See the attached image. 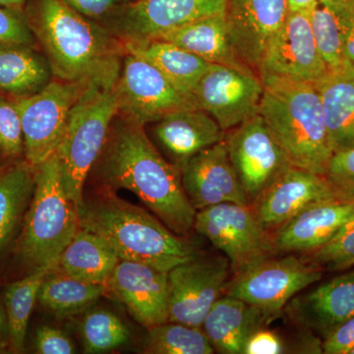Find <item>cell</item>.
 Segmentation results:
<instances>
[{
    "mask_svg": "<svg viewBox=\"0 0 354 354\" xmlns=\"http://www.w3.org/2000/svg\"><path fill=\"white\" fill-rule=\"evenodd\" d=\"M354 346V315L324 339L322 351L326 354H348Z\"/></svg>",
    "mask_w": 354,
    "mask_h": 354,
    "instance_id": "41",
    "label": "cell"
},
{
    "mask_svg": "<svg viewBox=\"0 0 354 354\" xmlns=\"http://www.w3.org/2000/svg\"><path fill=\"white\" fill-rule=\"evenodd\" d=\"M114 87L91 86L86 91L72 109L57 150L65 190L77 208L84 202L88 172L104 151L111 123L120 114Z\"/></svg>",
    "mask_w": 354,
    "mask_h": 354,
    "instance_id": "6",
    "label": "cell"
},
{
    "mask_svg": "<svg viewBox=\"0 0 354 354\" xmlns=\"http://www.w3.org/2000/svg\"><path fill=\"white\" fill-rule=\"evenodd\" d=\"M285 353V346L276 333L264 328L254 332L246 342L243 354H279Z\"/></svg>",
    "mask_w": 354,
    "mask_h": 354,
    "instance_id": "42",
    "label": "cell"
},
{
    "mask_svg": "<svg viewBox=\"0 0 354 354\" xmlns=\"http://www.w3.org/2000/svg\"><path fill=\"white\" fill-rule=\"evenodd\" d=\"M291 320L324 339L354 315V270L344 272L288 304Z\"/></svg>",
    "mask_w": 354,
    "mask_h": 354,
    "instance_id": "20",
    "label": "cell"
},
{
    "mask_svg": "<svg viewBox=\"0 0 354 354\" xmlns=\"http://www.w3.org/2000/svg\"><path fill=\"white\" fill-rule=\"evenodd\" d=\"M348 354H354V346L351 348V351H348Z\"/></svg>",
    "mask_w": 354,
    "mask_h": 354,
    "instance_id": "48",
    "label": "cell"
},
{
    "mask_svg": "<svg viewBox=\"0 0 354 354\" xmlns=\"http://www.w3.org/2000/svg\"><path fill=\"white\" fill-rule=\"evenodd\" d=\"M322 278V268L293 256L268 258L228 281L225 295L276 317L300 291Z\"/></svg>",
    "mask_w": 354,
    "mask_h": 354,
    "instance_id": "11",
    "label": "cell"
},
{
    "mask_svg": "<svg viewBox=\"0 0 354 354\" xmlns=\"http://www.w3.org/2000/svg\"><path fill=\"white\" fill-rule=\"evenodd\" d=\"M84 351L86 353H104L120 348L130 339L127 324L104 309L88 312L81 323Z\"/></svg>",
    "mask_w": 354,
    "mask_h": 354,
    "instance_id": "34",
    "label": "cell"
},
{
    "mask_svg": "<svg viewBox=\"0 0 354 354\" xmlns=\"http://www.w3.org/2000/svg\"><path fill=\"white\" fill-rule=\"evenodd\" d=\"M309 263L342 270L354 266V213L325 245L309 253Z\"/></svg>",
    "mask_w": 354,
    "mask_h": 354,
    "instance_id": "35",
    "label": "cell"
},
{
    "mask_svg": "<svg viewBox=\"0 0 354 354\" xmlns=\"http://www.w3.org/2000/svg\"><path fill=\"white\" fill-rule=\"evenodd\" d=\"M288 12V0H228L225 20L230 44L239 59L256 73L266 46Z\"/></svg>",
    "mask_w": 354,
    "mask_h": 354,
    "instance_id": "18",
    "label": "cell"
},
{
    "mask_svg": "<svg viewBox=\"0 0 354 354\" xmlns=\"http://www.w3.org/2000/svg\"><path fill=\"white\" fill-rule=\"evenodd\" d=\"M2 171H3V169H0V172H1Z\"/></svg>",
    "mask_w": 354,
    "mask_h": 354,
    "instance_id": "49",
    "label": "cell"
},
{
    "mask_svg": "<svg viewBox=\"0 0 354 354\" xmlns=\"http://www.w3.org/2000/svg\"><path fill=\"white\" fill-rule=\"evenodd\" d=\"M227 257L187 261L169 272V322L202 328L213 305L227 290Z\"/></svg>",
    "mask_w": 354,
    "mask_h": 354,
    "instance_id": "14",
    "label": "cell"
},
{
    "mask_svg": "<svg viewBox=\"0 0 354 354\" xmlns=\"http://www.w3.org/2000/svg\"><path fill=\"white\" fill-rule=\"evenodd\" d=\"M179 169L184 191L196 212L223 203L251 205L228 157L225 140L198 153Z\"/></svg>",
    "mask_w": 354,
    "mask_h": 354,
    "instance_id": "17",
    "label": "cell"
},
{
    "mask_svg": "<svg viewBox=\"0 0 354 354\" xmlns=\"http://www.w3.org/2000/svg\"><path fill=\"white\" fill-rule=\"evenodd\" d=\"M104 152L102 174L111 187L131 191L174 234H190L197 212L180 169L158 152L143 125L121 118L109 130Z\"/></svg>",
    "mask_w": 354,
    "mask_h": 354,
    "instance_id": "2",
    "label": "cell"
},
{
    "mask_svg": "<svg viewBox=\"0 0 354 354\" xmlns=\"http://www.w3.org/2000/svg\"><path fill=\"white\" fill-rule=\"evenodd\" d=\"M28 0H0V6L14 10H24Z\"/></svg>",
    "mask_w": 354,
    "mask_h": 354,
    "instance_id": "45",
    "label": "cell"
},
{
    "mask_svg": "<svg viewBox=\"0 0 354 354\" xmlns=\"http://www.w3.org/2000/svg\"><path fill=\"white\" fill-rule=\"evenodd\" d=\"M0 344L9 348V327L6 307L0 299Z\"/></svg>",
    "mask_w": 354,
    "mask_h": 354,
    "instance_id": "44",
    "label": "cell"
},
{
    "mask_svg": "<svg viewBox=\"0 0 354 354\" xmlns=\"http://www.w3.org/2000/svg\"><path fill=\"white\" fill-rule=\"evenodd\" d=\"M354 204L328 201L312 205L272 232L277 251L313 252L327 244L353 215Z\"/></svg>",
    "mask_w": 354,
    "mask_h": 354,
    "instance_id": "21",
    "label": "cell"
},
{
    "mask_svg": "<svg viewBox=\"0 0 354 354\" xmlns=\"http://www.w3.org/2000/svg\"><path fill=\"white\" fill-rule=\"evenodd\" d=\"M36 41L24 10L0 6V44L36 46Z\"/></svg>",
    "mask_w": 354,
    "mask_h": 354,
    "instance_id": "38",
    "label": "cell"
},
{
    "mask_svg": "<svg viewBox=\"0 0 354 354\" xmlns=\"http://www.w3.org/2000/svg\"><path fill=\"white\" fill-rule=\"evenodd\" d=\"M90 19L101 23L113 17L129 0H62Z\"/></svg>",
    "mask_w": 354,
    "mask_h": 354,
    "instance_id": "40",
    "label": "cell"
},
{
    "mask_svg": "<svg viewBox=\"0 0 354 354\" xmlns=\"http://www.w3.org/2000/svg\"><path fill=\"white\" fill-rule=\"evenodd\" d=\"M308 12L317 46L330 71L341 69L344 66V38L354 14V0H315Z\"/></svg>",
    "mask_w": 354,
    "mask_h": 354,
    "instance_id": "29",
    "label": "cell"
},
{
    "mask_svg": "<svg viewBox=\"0 0 354 354\" xmlns=\"http://www.w3.org/2000/svg\"><path fill=\"white\" fill-rule=\"evenodd\" d=\"M114 88L122 118L143 127L174 111L197 109L192 97L174 87L157 67L131 53L123 57Z\"/></svg>",
    "mask_w": 354,
    "mask_h": 354,
    "instance_id": "10",
    "label": "cell"
},
{
    "mask_svg": "<svg viewBox=\"0 0 354 354\" xmlns=\"http://www.w3.org/2000/svg\"><path fill=\"white\" fill-rule=\"evenodd\" d=\"M194 230L225 254L234 274L277 251L272 232L261 225L251 205L223 203L198 211Z\"/></svg>",
    "mask_w": 354,
    "mask_h": 354,
    "instance_id": "8",
    "label": "cell"
},
{
    "mask_svg": "<svg viewBox=\"0 0 354 354\" xmlns=\"http://www.w3.org/2000/svg\"><path fill=\"white\" fill-rule=\"evenodd\" d=\"M260 78L264 92L259 114L291 165L324 176L334 153L315 83L272 75Z\"/></svg>",
    "mask_w": 354,
    "mask_h": 354,
    "instance_id": "4",
    "label": "cell"
},
{
    "mask_svg": "<svg viewBox=\"0 0 354 354\" xmlns=\"http://www.w3.org/2000/svg\"><path fill=\"white\" fill-rule=\"evenodd\" d=\"M156 138L180 167L205 149L223 141L225 131L209 113L187 109L167 114L155 127Z\"/></svg>",
    "mask_w": 354,
    "mask_h": 354,
    "instance_id": "22",
    "label": "cell"
},
{
    "mask_svg": "<svg viewBox=\"0 0 354 354\" xmlns=\"http://www.w3.org/2000/svg\"><path fill=\"white\" fill-rule=\"evenodd\" d=\"M228 0H137L129 2L106 25L125 43H144L193 21L223 15Z\"/></svg>",
    "mask_w": 354,
    "mask_h": 354,
    "instance_id": "13",
    "label": "cell"
},
{
    "mask_svg": "<svg viewBox=\"0 0 354 354\" xmlns=\"http://www.w3.org/2000/svg\"><path fill=\"white\" fill-rule=\"evenodd\" d=\"M155 39L176 44L209 64L253 71L239 59L232 48L228 37L225 14L193 21L169 30Z\"/></svg>",
    "mask_w": 354,
    "mask_h": 354,
    "instance_id": "25",
    "label": "cell"
},
{
    "mask_svg": "<svg viewBox=\"0 0 354 354\" xmlns=\"http://www.w3.org/2000/svg\"><path fill=\"white\" fill-rule=\"evenodd\" d=\"M92 84L50 81L37 94L12 97L22 122L26 162L37 167L57 153L72 109Z\"/></svg>",
    "mask_w": 354,
    "mask_h": 354,
    "instance_id": "7",
    "label": "cell"
},
{
    "mask_svg": "<svg viewBox=\"0 0 354 354\" xmlns=\"http://www.w3.org/2000/svg\"><path fill=\"white\" fill-rule=\"evenodd\" d=\"M55 266L32 270L25 278L9 283L4 290L3 304L8 320L9 349L13 353L24 351L28 324L32 308L38 299L44 279Z\"/></svg>",
    "mask_w": 354,
    "mask_h": 354,
    "instance_id": "32",
    "label": "cell"
},
{
    "mask_svg": "<svg viewBox=\"0 0 354 354\" xmlns=\"http://www.w3.org/2000/svg\"><path fill=\"white\" fill-rule=\"evenodd\" d=\"M288 1L290 10H304V9H308L315 0H288Z\"/></svg>",
    "mask_w": 354,
    "mask_h": 354,
    "instance_id": "46",
    "label": "cell"
},
{
    "mask_svg": "<svg viewBox=\"0 0 354 354\" xmlns=\"http://www.w3.org/2000/svg\"><path fill=\"white\" fill-rule=\"evenodd\" d=\"M335 200L325 176L291 167L251 206L261 225L272 232L312 205Z\"/></svg>",
    "mask_w": 354,
    "mask_h": 354,
    "instance_id": "19",
    "label": "cell"
},
{
    "mask_svg": "<svg viewBox=\"0 0 354 354\" xmlns=\"http://www.w3.org/2000/svg\"><path fill=\"white\" fill-rule=\"evenodd\" d=\"M145 353L212 354L215 353L202 328L167 322L148 329Z\"/></svg>",
    "mask_w": 354,
    "mask_h": 354,
    "instance_id": "33",
    "label": "cell"
},
{
    "mask_svg": "<svg viewBox=\"0 0 354 354\" xmlns=\"http://www.w3.org/2000/svg\"><path fill=\"white\" fill-rule=\"evenodd\" d=\"M35 348L41 354H72L75 353L73 342L64 330L41 326L35 335Z\"/></svg>",
    "mask_w": 354,
    "mask_h": 354,
    "instance_id": "39",
    "label": "cell"
},
{
    "mask_svg": "<svg viewBox=\"0 0 354 354\" xmlns=\"http://www.w3.org/2000/svg\"><path fill=\"white\" fill-rule=\"evenodd\" d=\"M104 295V286L74 278L53 268L44 279L38 300L55 315L66 317L88 309Z\"/></svg>",
    "mask_w": 354,
    "mask_h": 354,
    "instance_id": "31",
    "label": "cell"
},
{
    "mask_svg": "<svg viewBox=\"0 0 354 354\" xmlns=\"http://www.w3.org/2000/svg\"><path fill=\"white\" fill-rule=\"evenodd\" d=\"M274 318L259 307L227 295L216 300L202 329L215 353L243 354L251 335Z\"/></svg>",
    "mask_w": 354,
    "mask_h": 354,
    "instance_id": "23",
    "label": "cell"
},
{
    "mask_svg": "<svg viewBox=\"0 0 354 354\" xmlns=\"http://www.w3.org/2000/svg\"><path fill=\"white\" fill-rule=\"evenodd\" d=\"M53 76L48 59L35 46L0 44V92L28 97L43 90Z\"/></svg>",
    "mask_w": 354,
    "mask_h": 354,
    "instance_id": "28",
    "label": "cell"
},
{
    "mask_svg": "<svg viewBox=\"0 0 354 354\" xmlns=\"http://www.w3.org/2000/svg\"><path fill=\"white\" fill-rule=\"evenodd\" d=\"M264 84L253 71L209 65L192 93L197 109L209 113L223 131L259 113Z\"/></svg>",
    "mask_w": 354,
    "mask_h": 354,
    "instance_id": "12",
    "label": "cell"
},
{
    "mask_svg": "<svg viewBox=\"0 0 354 354\" xmlns=\"http://www.w3.org/2000/svg\"><path fill=\"white\" fill-rule=\"evenodd\" d=\"M35 171L25 162L0 172V254L11 241L31 201Z\"/></svg>",
    "mask_w": 354,
    "mask_h": 354,
    "instance_id": "30",
    "label": "cell"
},
{
    "mask_svg": "<svg viewBox=\"0 0 354 354\" xmlns=\"http://www.w3.org/2000/svg\"><path fill=\"white\" fill-rule=\"evenodd\" d=\"M315 85L333 153L354 148V67L332 70Z\"/></svg>",
    "mask_w": 354,
    "mask_h": 354,
    "instance_id": "24",
    "label": "cell"
},
{
    "mask_svg": "<svg viewBox=\"0 0 354 354\" xmlns=\"http://www.w3.org/2000/svg\"><path fill=\"white\" fill-rule=\"evenodd\" d=\"M344 64L354 67V14L344 38Z\"/></svg>",
    "mask_w": 354,
    "mask_h": 354,
    "instance_id": "43",
    "label": "cell"
},
{
    "mask_svg": "<svg viewBox=\"0 0 354 354\" xmlns=\"http://www.w3.org/2000/svg\"><path fill=\"white\" fill-rule=\"evenodd\" d=\"M7 346H3V344H0V353H6L7 351Z\"/></svg>",
    "mask_w": 354,
    "mask_h": 354,
    "instance_id": "47",
    "label": "cell"
},
{
    "mask_svg": "<svg viewBox=\"0 0 354 354\" xmlns=\"http://www.w3.org/2000/svg\"><path fill=\"white\" fill-rule=\"evenodd\" d=\"M0 152L4 157L24 156V136L19 111L12 99L0 97Z\"/></svg>",
    "mask_w": 354,
    "mask_h": 354,
    "instance_id": "36",
    "label": "cell"
},
{
    "mask_svg": "<svg viewBox=\"0 0 354 354\" xmlns=\"http://www.w3.org/2000/svg\"><path fill=\"white\" fill-rule=\"evenodd\" d=\"M104 288L147 329L169 322V272L120 260Z\"/></svg>",
    "mask_w": 354,
    "mask_h": 354,
    "instance_id": "16",
    "label": "cell"
},
{
    "mask_svg": "<svg viewBox=\"0 0 354 354\" xmlns=\"http://www.w3.org/2000/svg\"><path fill=\"white\" fill-rule=\"evenodd\" d=\"M124 48L127 53L157 67L174 87L192 99L193 91L212 64L176 44L162 39L125 43Z\"/></svg>",
    "mask_w": 354,
    "mask_h": 354,
    "instance_id": "27",
    "label": "cell"
},
{
    "mask_svg": "<svg viewBox=\"0 0 354 354\" xmlns=\"http://www.w3.org/2000/svg\"><path fill=\"white\" fill-rule=\"evenodd\" d=\"M24 13L55 78L104 88L115 86L127 51L106 25L62 0H28Z\"/></svg>",
    "mask_w": 354,
    "mask_h": 354,
    "instance_id": "1",
    "label": "cell"
},
{
    "mask_svg": "<svg viewBox=\"0 0 354 354\" xmlns=\"http://www.w3.org/2000/svg\"><path fill=\"white\" fill-rule=\"evenodd\" d=\"M120 258L108 242L79 227L60 254L55 270L88 283L106 286Z\"/></svg>",
    "mask_w": 354,
    "mask_h": 354,
    "instance_id": "26",
    "label": "cell"
},
{
    "mask_svg": "<svg viewBox=\"0 0 354 354\" xmlns=\"http://www.w3.org/2000/svg\"><path fill=\"white\" fill-rule=\"evenodd\" d=\"M329 71L317 46L308 9L290 10L266 46L258 74L316 83Z\"/></svg>",
    "mask_w": 354,
    "mask_h": 354,
    "instance_id": "15",
    "label": "cell"
},
{
    "mask_svg": "<svg viewBox=\"0 0 354 354\" xmlns=\"http://www.w3.org/2000/svg\"><path fill=\"white\" fill-rule=\"evenodd\" d=\"M79 227L101 236L120 260L143 263L162 271L197 257L196 247L162 221L108 192L78 208Z\"/></svg>",
    "mask_w": 354,
    "mask_h": 354,
    "instance_id": "3",
    "label": "cell"
},
{
    "mask_svg": "<svg viewBox=\"0 0 354 354\" xmlns=\"http://www.w3.org/2000/svg\"><path fill=\"white\" fill-rule=\"evenodd\" d=\"M324 176L337 201L354 204V148L333 153Z\"/></svg>",
    "mask_w": 354,
    "mask_h": 354,
    "instance_id": "37",
    "label": "cell"
},
{
    "mask_svg": "<svg viewBox=\"0 0 354 354\" xmlns=\"http://www.w3.org/2000/svg\"><path fill=\"white\" fill-rule=\"evenodd\" d=\"M225 143L251 205L292 167L259 113L225 132Z\"/></svg>",
    "mask_w": 354,
    "mask_h": 354,
    "instance_id": "9",
    "label": "cell"
},
{
    "mask_svg": "<svg viewBox=\"0 0 354 354\" xmlns=\"http://www.w3.org/2000/svg\"><path fill=\"white\" fill-rule=\"evenodd\" d=\"M35 188L16 254L32 270L55 265L79 230L78 208L67 194L57 153L35 167Z\"/></svg>",
    "mask_w": 354,
    "mask_h": 354,
    "instance_id": "5",
    "label": "cell"
}]
</instances>
